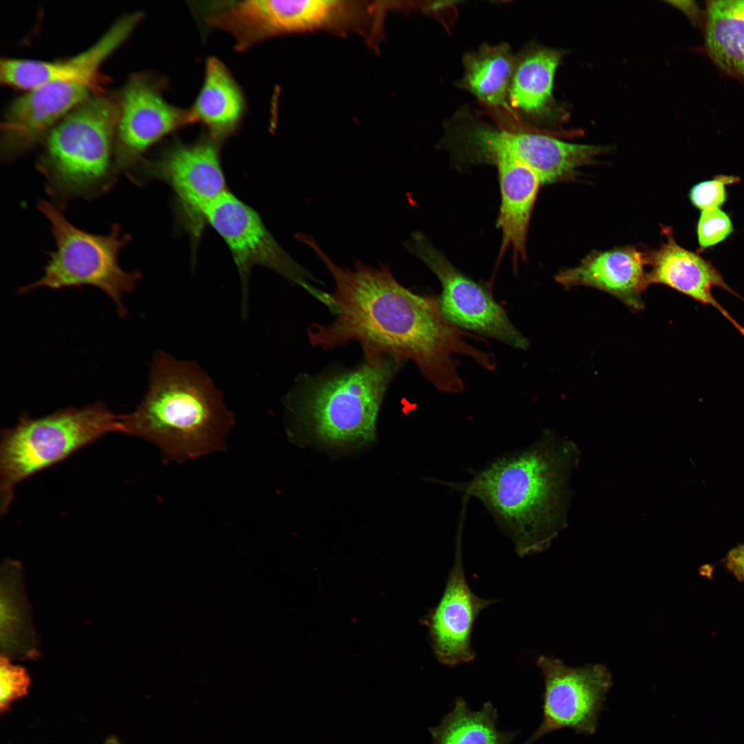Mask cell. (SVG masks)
<instances>
[{
  "mask_svg": "<svg viewBox=\"0 0 744 744\" xmlns=\"http://www.w3.org/2000/svg\"><path fill=\"white\" fill-rule=\"evenodd\" d=\"M300 240L313 250L335 284L329 309L335 318L330 324L310 326L313 346L333 348L353 340L361 344L366 362L411 360L436 389L449 393L464 386L455 355L470 357L488 370L495 368L493 354L468 343V333L444 318L437 300L409 291L384 265L374 268L357 260L353 270L343 268L312 237L303 234Z\"/></svg>",
  "mask_w": 744,
  "mask_h": 744,
  "instance_id": "cell-1",
  "label": "cell"
},
{
  "mask_svg": "<svg viewBox=\"0 0 744 744\" xmlns=\"http://www.w3.org/2000/svg\"><path fill=\"white\" fill-rule=\"evenodd\" d=\"M579 452L546 433L529 446L497 458L468 482H443L482 502L525 557L546 549L566 526L570 476Z\"/></svg>",
  "mask_w": 744,
  "mask_h": 744,
  "instance_id": "cell-2",
  "label": "cell"
},
{
  "mask_svg": "<svg viewBox=\"0 0 744 744\" xmlns=\"http://www.w3.org/2000/svg\"><path fill=\"white\" fill-rule=\"evenodd\" d=\"M119 424L120 433L157 447L165 463L183 464L225 451L234 416L198 364L158 351L143 400Z\"/></svg>",
  "mask_w": 744,
  "mask_h": 744,
  "instance_id": "cell-3",
  "label": "cell"
},
{
  "mask_svg": "<svg viewBox=\"0 0 744 744\" xmlns=\"http://www.w3.org/2000/svg\"><path fill=\"white\" fill-rule=\"evenodd\" d=\"M118 118L117 92L92 94L50 130L37 166L52 195L90 197L110 186Z\"/></svg>",
  "mask_w": 744,
  "mask_h": 744,
  "instance_id": "cell-4",
  "label": "cell"
},
{
  "mask_svg": "<svg viewBox=\"0 0 744 744\" xmlns=\"http://www.w3.org/2000/svg\"><path fill=\"white\" fill-rule=\"evenodd\" d=\"M402 364L386 358L352 369L310 380L288 397L297 422L330 446L372 441L386 391Z\"/></svg>",
  "mask_w": 744,
  "mask_h": 744,
  "instance_id": "cell-5",
  "label": "cell"
},
{
  "mask_svg": "<svg viewBox=\"0 0 744 744\" xmlns=\"http://www.w3.org/2000/svg\"><path fill=\"white\" fill-rule=\"evenodd\" d=\"M119 415L104 404L62 409L31 417L24 414L6 429L0 444V502L7 512L16 486L112 432H119Z\"/></svg>",
  "mask_w": 744,
  "mask_h": 744,
  "instance_id": "cell-6",
  "label": "cell"
},
{
  "mask_svg": "<svg viewBox=\"0 0 744 744\" xmlns=\"http://www.w3.org/2000/svg\"><path fill=\"white\" fill-rule=\"evenodd\" d=\"M37 205L50 224L56 248L50 254L42 276L19 292L93 286L107 293L118 315L125 317L123 298L141 278L138 271H127L118 262L119 253L128 242L127 234L122 235L118 226L107 234H93L73 225L50 203L41 200Z\"/></svg>",
  "mask_w": 744,
  "mask_h": 744,
  "instance_id": "cell-7",
  "label": "cell"
},
{
  "mask_svg": "<svg viewBox=\"0 0 744 744\" xmlns=\"http://www.w3.org/2000/svg\"><path fill=\"white\" fill-rule=\"evenodd\" d=\"M461 154L470 161L494 164L517 162L530 169L541 184L573 180L578 169L595 163L607 146L575 144L536 132H513L485 126L473 127L459 138Z\"/></svg>",
  "mask_w": 744,
  "mask_h": 744,
  "instance_id": "cell-8",
  "label": "cell"
},
{
  "mask_svg": "<svg viewBox=\"0 0 744 744\" xmlns=\"http://www.w3.org/2000/svg\"><path fill=\"white\" fill-rule=\"evenodd\" d=\"M220 143L209 135L193 143L175 142L157 157L141 163L146 176L168 183L174 191L183 221L198 239L211 207L226 192Z\"/></svg>",
  "mask_w": 744,
  "mask_h": 744,
  "instance_id": "cell-9",
  "label": "cell"
},
{
  "mask_svg": "<svg viewBox=\"0 0 744 744\" xmlns=\"http://www.w3.org/2000/svg\"><path fill=\"white\" fill-rule=\"evenodd\" d=\"M544 679L542 721L522 744H533L549 733L570 729L590 736L597 732L612 675L601 664L568 667L544 656L537 661Z\"/></svg>",
  "mask_w": 744,
  "mask_h": 744,
  "instance_id": "cell-10",
  "label": "cell"
},
{
  "mask_svg": "<svg viewBox=\"0 0 744 744\" xmlns=\"http://www.w3.org/2000/svg\"><path fill=\"white\" fill-rule=\"evenodd\" d=\"M166 78L152 72L130 74L117 92L118 118L114 143L116 172L142 161L153 145L179 129L192 124L188 109L172 105L164 98Z\"/></svg>",
  "mask_w": 744,
  "mask_h": 744,
  "instance_id": "cell-11",
  "label": "cell"
},
{
  "mask_svg": "<svg viewBox=\"0 0 744 744\" xmlns=\"http://www.w3.org/2000/svg\"><path fill=\"white\" fill-rule=\"evenodd\" d=\"M407 247L438 278L442 286L439 305L448 321L517 349L528 347V340L490 293L458 270L422 235L415 234Z\"/></svg>",
  "mask_w": 744,
  "mask_h": 744,
  "instance_id": "cell-12",
  "label": "cell"
},
{
  "mask_svg": "<svg viewBox=\"0 0 744 744\" xmlns=\"http://www.w3.org/2000/svg\"><path fill=\"white\" fill-rule=\"evenodd\" d=\"M206 220L229 248L242 283V311L247 310V280L251 269L260 265L302 287L316 297L309 273L280 247L250 207L229 192L208 210Z\"/></svg>",
  "mask_w": 744,
  "mask_h": 744,
  "instance_id": "cell-13",
  "label": "cell"
},
{
  "mask_svg": "<svg viewBox=\"0 0 744 744\" xmlns=\"http://www.w3.org/2000/svg\"><path fill=\"white\" fill-rule=\"evenodd\" d=\"M143 17L140 11L123 14L94 44L68 59L47 61L2 58L1 82L23 92L52 81L75 82L96 94L106 93L109 78L101 72V65L128 39Z\"/></svg>",
  "mask_w": 744,
  "mask_h": 744,
  "instance_id": "cell-14",
  "label": "cell"
},
{
  "mask_svg": "<svg viewBox=\"0 0 744 744\" xmlns=\"http://www.w3.org/2000/svg\"><path fill=\"white\" fill-rule=\"evenodd\" d=\"M465 512L458 526L453 564L437 605L424 619L430 643L437 660L453 667L472 661L475 657L471 639L479 613L495 600L484 599L472 592L467 583L462 562V539Z\"/></svg>",
  "mask_w": 744,
  "mask_h": 744,
  "instance_id": "cell-15",
  "label": "cell"
},
{
  "mask_svg": "<svg viewBox=\"0 0 744 744\" xmlns=\"http://www.w3.org/2000/svg\"><path fill=\"white\" fill-rule=\"evenodd\" d=\"M92 94L81 83L52 81L14 99L1 123V156L9 160L43 143L58 122Z\"/></svg>",
  "mask_w": 744,
  "mask_h": 744,
  "instance_id": "cell-16",
  "label": "cell"
},
{
  "mask_svg": "<svg viewBox=\"0 0 744 744\" xmlns=\"http://www.w3.org/2000/svg\"><path fill=\"white\" fill-rule=\"evenodd\" d=\"M665 241L656 249L648 250V286L661 284L694 300L717 309L744 337V328L716 300L712 289L719 287L744 301L725 281L710 260L690 251L675 240L671 227H662Z\"/></svg>",
  "mask_w": 744,
  "mask_h": 744,
  "instance_id": "cell-17",
  "label": "cell"
},
{
  "mask_svg": "<svg viewBox=\"0 0 744 744\" xmlns=\"http://www.w3.org/2000/svg\"><path fill=\"white\" fill-rule=\"evenodd\" d=\"M648 250L634 245L594 250L577 266L559 271L555 280L566 289L577 286L598 289L639 310L643 307L641 294L648 287Z\"/></svg>",
  "mask_w": 744,
  "mask_h": 744,
  "instance_id": "cell-18",
  "label": "cell"
},
{
  "mask_svg": "<svg viewBox=\"0 0 744 744\" xmlns=\"http://www.w3.org/2000/svg\"><path fill=\"white\" fill-rule=\"evenodd\" d=\"M189 111L192 123L202 124L220 143L240 127L247 112L245 96L231 72L217 58L206 60L202 86Z\"/></svg>",
  "mask_w": 744,
  "mask_h": 744,
  "instance_id": "cell-19",
  "label": "cell"
},
{
  "mask_svg": "<svg viewBox=\"0 0 744 744\" xmlns=\"http://www.w3.org/2000/svg\"><path fill=\"white\" fill-rule=\"evenodd\" d=\"M497 168L501 203L497 227L502 232L500 256L510 248L516 264L526 256V238L532 212L541 185L528 167L509 160H499Z\"/></svg>",
  "mask_w": 744,
  "mask_h": 744,
  "instance_id": "cell-20",
  "label": "cell"
},
{
  "mask_svg": "<svg viewBox=\"0 0 744 744\" xmlns=\"http://www.w3.org/2000/svg\"><path fill=\"white\" fill-rule=\"evenodd\" d=\"M21 564L3 562L1 570V655L21 659L39 656V642L33 628L30 607L23 586Z\"/></svg>",
  "mask_w": 744,
  "mask_h": 744,
  "instance_id": "cell-21",
  "label": "cell"
},
{
  "mask_svg": "<svg viewBox=\"0 0 744 744\" xmlns=\"http://www.w3.org/2000/svg\"><path fill=\"white\" fill-rule=\"evenodd\" d=\"M703 50L723 74L744 83V0L705 2Z\"/></svg>",
  "mask_w": 744,
  "mask_h": 744,
  "instance_id": "cell-22",
  "label": "cell"
},
{
  "mask_svg": "<svg viewBox=\"0 0 744 744\" xmlns=\"http://www.w3.org/2000/svg\"><path fill=\"white\" fill-rule=\"evenodd\" d=\"M565 52L533 46L515 60L508 92L511 105L526 114L545 116L555 106L554 79Z\"/></svg>",
  "mask_w": 744,
  "mask_h": 744,
  "instance_id": "cell-23",
  "label": "cell"
},
{
  "mask_svg": "<svg viewBox=\"0 0 744 744\" xmlns=\"http://www.w3.org/2000/svg\"><path fill=\"white\" fill-rule=\"evenodd\" d=\"M515 63L507 44L484 45L464 56L462 86L488 105L504 106Z\"/></svg>",
  "mask_w": 744,
  "mask_h": 744,
  "instance_id": "cell-24",
  "label": "cell"
},
{
  "mask_svg": "<svg viewBox=\"0 0 744 744\" xmlns=\"http://www.w3.org/2000/svg\"><path fill=\"white\" fill-rule=\"evenodd\" d=\"M497 718L491 702L473 711L464 699L458 697L439 725L429 729L431 744H511L517 733L499 731Z\"/></svg>",
  "mask_w": 744,
  "mask_h": 744,
  "instance_id": "cell-25",
  "label": "cell"
},
{
  "mask_svg": "<svg viewBox=\"0 0 744 744\" xmlns=\"http://www.w3.org/2000/svg\"><path fill=\"white\" fill-rule=\"evenodd\" d=\"M733 231L730 216L721 208L701 211L696 225L700 249L705 250L723 242Z\"/></svg>",
  "mask_w": 744,
  "mask_h": 744,
  "instance_id": "cell-26",
  "label": "cell"
},
{
  "mask_svg": "<svg viewBox=\"0 0 744 744\" xmlns=\"http://www.w3.org/2000/svg\"><path fill=\"white\" fill-rule=\"evenodd\" d=\"M30 679L26 670L12 664L10 659L1 655L0 659V711L10 710L11 703L28 692Z\"/></svg>",
  "mask_w": 744,
  "mask_h": 744,
  "instance_id": "cell-27",
  "label": "cell"
},
{
  "mask_svg": "<svg viewBox=\"0 0 744 744\" xmlns=\"http://www.w3.org/2000/svg\"><path fill=\"white\" fill-rule=\"evenodd\" d=\"M739 178L732 175L720 174L711 180L694 185L689 191V199L696 209L703 211L721 208L727 200L726 186L736 183Z\"/></svg>",
  "mask_w": 744,
  "mask_h": 744,
  "instance_id": "cell-28",
  "label": "cell"
},
{
  "mask_svg": "<svg viewBox=\"0 0 744 744\" xmlns=\"http://www.w3.org/2000/svg\"><path fill=\"white\" fill-rule=\"evenodd\" d=\"M722 561L738 581L744 582V543L732 548Z\"/></svg>",
  "mask_w": 744,
  "mask_h": 744,
  "instance_id": "cell-29",
  "label": "cell"
},
{
  "mask_svg": "<svg viewBox=\"0 0 744 744\" xmlns=\"http://www.w3.org/2000/svg\"><path fill=\"white\" fill-rule=\"evenodd\" d=\"M105 744H120L119 742L115 738H109Z\"/></svg>",
  "mask_w": 744,
  "mask_h": 744,
  "instance_id": "cell-30",
  "label": "cell"
}]
</instances>
